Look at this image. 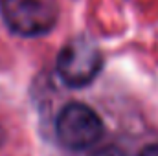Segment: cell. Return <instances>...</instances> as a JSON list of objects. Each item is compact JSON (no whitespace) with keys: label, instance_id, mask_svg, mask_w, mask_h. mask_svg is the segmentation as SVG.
Wrapping results in <instances>:
<instances>
[{"label":"cell","instance_id":"6da1fadb","mask_svg":"<svg viewBox=\"0 0 158 156\" xmlns=\"http://www.w3.org/2000/svg\"><path fill=\"white\" fill-rule=\"evenodd\" d=\"M6 26L20 37H40L50 33L59 18L55 0H0Z\"/></svg>","mask_w":158,"mask_h":156},{"label":"cell","instance_id":"7a4b0ae2","mask_svg":"<svg viewBox=\"0 0 158 156\" xmlns=\"http://www.w3.org/2000/svg\"><path fill=\"white\" fill-rule=\"evenodd\" d=\"M103 68V55L99 48L86 37L70 39L55 59L57 76L66 86L81 88L90 84Z\"/></svg>","mask_w":158,"mask_h":156},{"label":"cell","instance_id":"3957f363","mask_svg":"<svg viewBox=\"0 0 158 156\" xmlns=\"http://www.w3.org/2000/svg\"><path fill=\"white\" fill-rule=\"evenodd\" d=\"M59 142L74 151H83L94 145L103 134V121L94 109L83 103H68L55 119Z\"/></svg>","mask_w":158,"mask_h":156},{"label":"cell","instance_id":"277c9868","mask_svg":"<svg viewBox=\"0 0 158 156\" xmlns=\"http://www.w3.org/2000/svg\"><path fill=\"white\" fill-rule=\"evenodd\" d=\"M92 156H127L121 149H118V147H105V149H99V151H96Z\"/></svg>","mask_w":158,"mask_h":156},{"label":"cell","instance_id":"5b68a950","mask_svg":"<svg viewBox=\"0 0 158 156\" xmlns=\"http://www.w3.org/2000/svg\"><path fill=\"white\" fill-rule=\"evenodd\" d=\"M138 156H158V143L147 145L145 149H142V153H140Z\"/></svg>","mask_w":158,"mask_h":156},{"label":"cell","instance_id":"8992f818","mask_svg":"<svg viewBox=\"0 0 158 156\" xmlns=\"http://www.w3.org/2000/svg\"><path fill=\"white\" fill-rule=\"evenodd\" d=\"M2 142H4V130H2V127H0V145H2Z\"/></svg>","mask_w":158,"mask_h":156}]
</instances>
